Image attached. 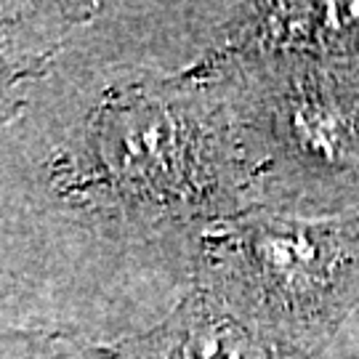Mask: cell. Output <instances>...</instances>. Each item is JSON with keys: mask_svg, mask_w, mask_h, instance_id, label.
Listing matches in <instances>:
<instances>
[{"mask_svg": "<svg viewBox=\"0 0 359 359\" xmlns=\"http://www.w3.org/2000/svg\"><path fill=\"white\" fill-rule=\"evenodd\" d=\"M65 170L67 192L133 226L237 216L264 176L234 96L187 80L109 90Z\"/></svg>", "mask_w": 359, "mask_h": 359, "instance_id": "6da1fadb", "label": "cell"}, {"mask_svg": "<svg viewBox=\"0 0 359 359\" xmlns=\"http://www.w3.org/2000/svg\"><path fill=\"white\" fill-rule=\"evenodd\" d=\"M200 243L197 290L311 357L359 301V213L240 210Z\"/></svg>", "mask_w": 359, "mask_h": 359, "instance_id": "7a4b0ae2", "label": "cell"}, {"mask_svg": "<svg viewBox=\"0 0 359 359\" xmlns=\"http://www.w3.org/2000/svg\"><path fill=\"white\" fill-rule=\"evenodd\" d=\"M258 86L234 96L261 170L271 163L301 176L359 168V48L333 56H256Z\"/></svg>", "mask_w": 359, "mask_h": 359, "instance_id": "3957f363", "label": "cell"}, {"mask_svg": "<svg viewBox=\"0 0 359 359\" xmlns=\"http://www.w3.org/2000/svg\"><path fill=\"white\" fill-rule=\"evenodd\" d=\"M112 359H314L301 348L234 317L194 287L157 330L133 341Z\"/></svg>", "mask_w": 359, "mask_h": 359, "instance_id": "277c9868", "label": "cell"}, {"mask_svg": "<svg viewBox=\"0 0 359 359\" xmlns=\"http://www.w3.org/2000/svg\"><path fill=\"white\" fill-rule=\"evenodd\" d=\"M0 359H112V351L83 348L62 335L11 330L0 333Z\"/></svg>", "mask_w": 359, "mask_h": 359, "instance_id": "5b68a950", "label": "cell"}]
</instances>
